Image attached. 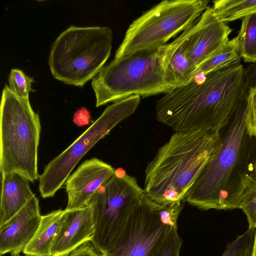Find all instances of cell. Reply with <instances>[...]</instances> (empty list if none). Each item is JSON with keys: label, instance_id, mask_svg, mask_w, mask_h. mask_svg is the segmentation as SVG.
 Instances as JSON below:
<instances>
[{"label": "cell", "instance_id": "1", "mask_svg": "<svg viewBox=\"0 0 256 256\" xmlns=\"http://www.w3.org/2000/svg\"><path fill=\"white\" fill-rule=\"evenodd\" d=\"M248 89L240 62L198 75L156 102V118L175 132H220L246 102Z\"/></svg>", "mask_w": 256, "mask_h": 256}, {"label": "cell", "instance_id": "2", "mask_svg": "<svg viewBox=\"0 0 256 256\" xmlns=\"http://www.w3.org/2000/svg\"><path fill=\"white\" fill-rule=\"evenodd\" d=\"M246 102L225 126L218 150L204 166L184 200L202 210L239 208L252 178L256 146L246 126Z\"/></svg>", "mask_w": 256, "mask_h": 256}, {"label": "cell", "instance_id": "3", "mask_svg": "<svg viewBox=\"0 0 256 256\" xmlns=\"http://www.w3.org/2000/svg\"><path fill=\"white\" fill-rule=\"evenodd\" d=\"M221 142L220 132H175L148 164L144 194L160 205L181 203Z\"/></svg>", "mask_w": 256, "mask_h": 256}, {"label": "cell", "instance_id": "4", "mask_svg": "<svg viewBox=\"0 0 256 256\" xmlns=\"http://www.w3.org/2000/svg\"><path fill=\"white\" fill-rule=\"evenodd\" d=\"M168 44L140 51L104 66L92 82L96 106L132 96L166 94L176 86L168 70Z\"/></svg>", "mask_w": 256, "mask_h": 256}, {"label": "cell", "instance_id": "5", "mask_svg": "<svg viewBox=\"0 0 256 256\" xmlns=\"http://www.w3.org/2000/svg\"><path fill=\"white\" fill-rule=\"evenodd\" d=\"M41 126L29 99L14 94L7 84L0 108V170L16 172L34 182L39 178L38 152Z\"/></svg>", "mask_w": 256, "mask_h": 256}, {"label": "cell", "instance_id": "6", "mask_svg": "<svg viewBox=\"0 0 256 256\" xmlns=\"http://www.w3.org/2000/svg\"><path fill=\"white\" fill-rule=\"evenodd\" d=\"M112 39L108 27L70 26L52 45L48 64L52 76L66 84L82 86L104 66Z\"/></svg>", "mask_w": 256, "mask_h": 256}, {"label": "cell", "instance_id": "7", "mask_svg": "<svg viewBox=\"0 0 256 256\" xmlns=\"http://www.w3.org/2000/svg\"><path fill=\"white\" fill-rule=\"evenodd\" d=\"M182 203L160 205L144 193L134 205L102 256H158L178 228Z\"/></svg>", "mask_w": 256, "mask_h": 256}, {"label": "cell", "instance_id": "8", "mask_svg": "<svg viewBox=\"0 0 256 256\" xmlns=\"http://www.w3.org/2000/svg\"><path fill=\"white\" fill-rule=\"evenodd\" d=\"M204 0H165L134 20L114 60L166 44L192 25L209 7Z\"/></svg>", "mask_w": 256, "mask_h": 256}, {"label": "cell", "instance_id": "9", "mask_svg": "<svg viewBox=\"0 0 256 256\" xmlns=\"http://www.w3.org/2000/svg\"><path fill=\"white\" fill-rule=\"evenodd\" d=\"M140 102V96L136 95L108 106L84 132L46 165L39 176L41 196H54L86 152L118 124L134 114Z\"/></svg>", "mask_w": 256, "mask_h": 256}, {"label": "cell", "instance_id": "10", "mask_svg": "<svg viewBox=\"0 0 256 256\" xmlns=\"http://www.w3.org/2000/svg\"><path fill=\"white\" fill-rule=\"evenodd\" d=\"M144 193L135 178L119 169L92 198L88 204L92 207L94 225L91 242L102 254L108 250Z\"/></svg>", "mask_w": 256, "mask_h": 256}, {"label": "cell", "instance_id": "11", "mask_svg": "<svg viewBox=\"0 0 256 256\" xmlns=\"http://www.w3.org/2000/svg\"><path fill=\"white\" fill-rule=\"evenodd\" d=\"M232 31L218 18L212 8L202 13L192 25L188 42V58L196 71L226 43Z\"/></svg>", "mask_w": 256, "mask_h": 256}, {"label": "cell", "instance_id": "12", "mask_svg": "<svg viewBox=\"0 0 256 256\" xmlns=\"http://www.w3.org/2000/svg\"><path fill=\"white\" fill-rule=\"evenodd\" d=\"M115 172L112 166L96 158L82 162L65 182L68 195L66 210L78 209L88 206L98 190Z\"/></svg>", "mask_w": 256, "mask_h": 256}, {"label": "cell", "instance_id": "13", "mask_svg": "<svg viewBox=\"0 0 256 256\" xmlns=\"http://www.w3.org/2000/svg\"><path fill=\"white\" fill-rule=\"evenodd\" d=\"M42 215L35 196L6 222L0 226V256H20L40 225Z\"/></svg>", "mask_w": 256, "mask_h": 256}, {"label": "cell", "instance_id": "14", "mask_svg": "<svg viewBox=\"0 0 256 256\" xmlns=\"http://www.w3.org/2000/svg\"><path fill=\"white\" fill-rule=\"evenodd\" d=\"M94 225L92 207L64 210L52 246L50 256H66L84 244L92 242Z\"/></svg>", "mask_w": 256, "mask_h": 256}, {"label": "cell", "instance_id": "15", "mask_svg": "<svg viewBox=\"0 0 256 256\" xmlns=\"http://www.w3.org/2000/svg\"><path fill=\"white\" fill-rule=\"evenodd\" d=\"M30 180L16 172L2 174L0 226L20 210L36 195Z\"/></svg>", "mask_w": 256, "mask_h": 256}, {"label": "cell", "instance_id": "16", "mask_svg": "<svg viewBox=\"0 0 256 256\" xmlns=\"http://www.w3.org/2000/svg\"><path fill=\"white\" fill-rule=\"evenodd\" d=\"M192 25L168 43V70L176 88L190 82L196 72L188 55V38Z\"/></svg>", "mask_w": 256, "mask_h": 256}, {"label": "cell", "instance_id": "17", "mask_svg": "<svg viewBox=\"0 0 256 256\" xmlns=\"http://www.w3.org/2000/svg\"><path fill=\"white\" fill-rule=\"evenodd\" d=\"M64 210H53L42 216L38 228L22 252L26 256H50Z\"/></svg>", "mask_w": 256, "mask_h": 256}, {"label": "cell", "instance_id": "18", "mask_svg": "<svg viewBox=\"0 0 256 256\" xmlns=\"http://www.w3.org/2000/svg\"><path fill=\"white\" fill-rule=\"evenodd\" d=\"M237 37L228 40L210 57L203 62L196 70L194 77L198 75H206L214 71L240 62Z\"/></svg>", "mask_w": 256, "mask_h": 256}, {"label": "cell", "instance_id": "19", "mask_svg": "<svg viewBox=\"0 0 256 256\" xmlns=\"http://www.w3.org/2000/svg\"><path fill=\"white\" fill-rule=\"evenodd\" d=\"M212 2L215 15L225 24L256 13V0H218Z\"/></svg>", "mask_w": 256, "mask_h": 256}, {"label": "cell", "instance_id": "20", "mask_svg": "<svg viewBox=\"0 0 256 256\" xmlns=\"http://www.w3.org/2000/svg\"><path fill=\"white\" fill-rule=\"evenodd\" d=\"M236 36L239 54L245 62L256 63V13L242 18Z\"/></svg>", "mask_w": 256, "mask_h": 256}, {"label": "cell", "instance_id": "21", "mask_svg": "<svg viewBox=\"0 0 256 256\" xmlns=\"http://www.w3.org/2000/svg\"><path fill=\"white\" fill-rule=\"evenodd\" d=\"M255 232L256 228L248 227L228 245L222 256H252Z\"/></svg>", "mask_w": 256, "mask_h": 256}, {"label": "cell", "instance_id": "22", "mask_svg": "<svg viewBox=\"0 0 256 256\" xmlns=\"http://www.w3.org/2000/svg\"><path fill=\"white\" fill-rule=\"evenodd\" d=\"M239 208L246 214L249 227H256V180L253 178L246 187L240 202Z\"/></svg>", "mask_w": 256, "mask_h": 256}, {"label": "cell", "instance_id": "23", "mask_svg": "<svg viewBox=\"0 0 256 256\" xmlns=\"http://www.w3.org/2000/svg\"><path fill=\"white\" fill-rule=\"evenodd\" d=\"M9 88L18 97L24 99H29L30 91H34L31 88L32 78L26 75L20 70L12 68L9 74Z\"/></svg>", "mask_w": 256, "mask_h": 256}, {"label": "cell", "instance_id": "24", "mask_svg": "<svg viewBox=\"0 0 256 256\" xmlns=\"http://www.w3.org/2000/svg\"><path fill=\"white\" fill-rule=\"evenodd\" d=\"M246 126L248 136L256 138V85L250 87L248 90Z\"/></svg>", "mask_w": 256, "mask_h": 256}, {"label": "cell", "instance_id": "25", "mask_svg": "<svg viewBox=\"0 0 256 256\" xmlns=\"http://www.w3.org/2000/svg\"><path fill=\"white\" fill-rule=\"evenodd\" d=\"M182 243L178 228L174 229L166 239L158 256H180Z\"/></svg>", "mask_w": 256, "mask_h": 256}, {"label": "cell", "instance_id": "26", "mask_svg": "<svg viewBox=\"0 0 256 256\" xmlns=\"http://www.w3.org/2000/svg\"><path fill=\"white\" fill-rule=\"evenodd\" d=\"M66 256H102V255L91 242H88Z\"/></svg>", "mask_w": 256, "mask_h": 256}, {"label": "cell", "instance_id": "27", "mask_svg": "<svg viewBox=\"0 0 256 256\" xmlns=\"http://www.w3.org/2000/svg\"><path fill=\"white\" fill-rule=\"evenodd\" d=\"M245 82L248 88L256 85V63L245 69Z\"/></svg>", "mask_w": 256, "mask_h": 256}, {"label": "cell", "instance_id": "28", "mask_svg": "<svg viewBox=\"0 0 256 256\" xmlns=\"http://www.w3.org/2000/svg\"><path fill=\"white\" fill-rule=\"evenodd\" d=\"M252 178L256 180V156L252 166Z\"/></svg>", "mask_w": 256, "mask_h": 256}, {"label": "cell", "instance_id": "29", "mask_svg": "<svg viewBox=\"0 0 256 256\" xmlns=\"http://www.w3.org/2000/svg\"><path fill=\"white\" fill-rule=\"evenodd\" d=\"M252 256H256V232L254 239V242L253 246V249Z\"/></svg>", "mask_w": 256, "mask_h": 256}, {"label": "cell", "instance_id": "30", "mask_svg": "<svg viewBox=\"0 0 256 256\" xmlns=\"http://www.w3.org/2000/svg\"></svg>", "mask_w": 256, "mask_h": 256}]
</instances>
